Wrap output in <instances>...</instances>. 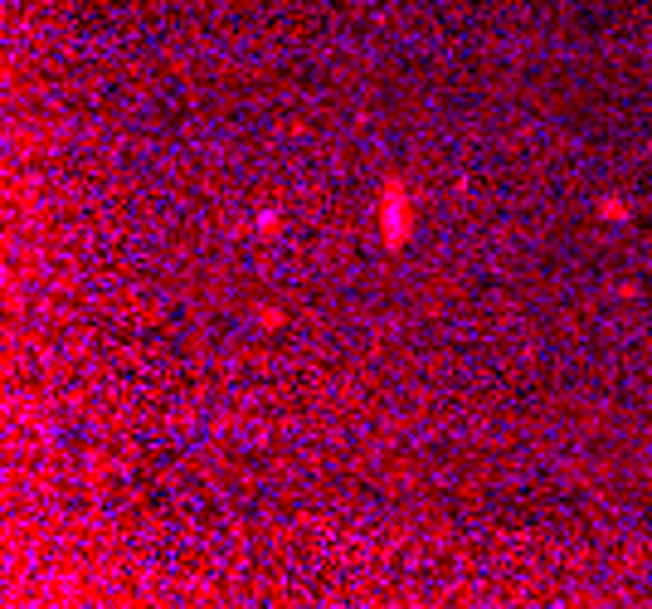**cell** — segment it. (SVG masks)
<instances>
[{
	"label": "cell",
	"instance_id": "cell-1",
	"mask_svg": "<svg viewBox=\"0 0 652 609\" xmlns=\"http://www.w3.org/2000/svg\"><path fill=\"white\" fill-rule=\"evenodd\" d=\"M404 224H409V215H404V186L389 181V186H384V239L399 244V239H404Z\"/></svg>",
	"mask_w": 652,
	"mask_h": 609
}]
</instances>
